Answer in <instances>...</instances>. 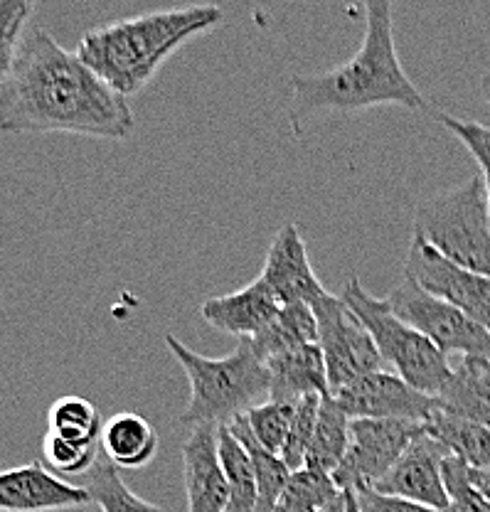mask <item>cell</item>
<instances>
[{
	"instance_id": "30bf717a",
	"label": "cell",
	"mask_w": 490,
	"mask_h": 512,
	"mask_svg": "<svg viewBox=\"0 0 490 512\" xmlns=\"http://www.w3.org/2000/svg\"><path fill=\"white\" fill-rule=\"evenodd\" d=\"M404 276L490 330V276L456 266L422 237H412Z\"/></svg>"
},
{
	"instance_id": "4dcf8cb0",
	"label": "cell",
	"mask_w": 490,
	"mask_h": 512,
	"mask_svg": "<svg viewBox=\"0 0 490 512\" xmlns=\"http://www.w3.org/2000/svg\"><path fill=\"white\" fill-rule=\"evenodd\" d=\"M321 399L323 397H306L301 399V402H296L289 441H286L284 451H281V458H284V463L291 468V471H298V468L306 466L308 448H311L313 434H316Z\"/></svg>"
},
{
	"instance_id": "9c48e42d",
	"label": "cell",
	"mask_w": 490,
	"mask_h": 512,
	"mask_svg": "<svg viewBox=\"0 0 490 512\" xmlns=\"http://www.w3.org/2000/svg\"><path fill=\"white\" fill-rule=\"evenodd\" d=\"M426 434L422 421L404 419H353L350 446L333 480L340 490L375 488L407 448Z\"/></svg>"
},
{
	"instance_id": "44dd1931",
	"label": "cell",
	"mask_w": 490,
	"mask_h": 512,
	"mask_svg": "<svg viewBox=\"0 0 490 512\" xmlns=\"http://www.w3.org/2000/svg\"><path fill=\"white\" fill-rule=\"evenodd\" d=\"M426 434L439 441L451 456L461 458L476 471H490V429L473 424V421L458 419L441 409L431 414L426 421Z\"/></svg>"
},
{
	"instance_id": "f1b7e54d",
	"label": "cell",
	"mask_w": 490,
	"mask_h": 512,
	"mask_svg": "<svg viewBox=\"0 0 490 512\" xmlns=\"http://www.w3.org/2000/svg\"><path fill=\"white\" fill-rule=\"evenodd\" d=\"M35 13L30 0H0V87L8 82L18 52L23 47V32Z\"/></svg>"
},
{
	"instance_id": "8fae6325",
	"label": "cell",
	"mask_w": 490,
	"mask_h": 512,
	"mask_svg": "<svg viewBox=\"0 0 490 512\" xmlns=\"http://www.w3.org/2000/svg\"><path fill=\"white\" fill-rule=\"evenodd\" d=\"M333 399L350 419H404L426 424L439 409V399L414 389L392 370L362 375L360 380L338 389Z\"/></svg>"
},
{
	"instance_id": "5b68a950",
	"label": "cell",
	"mask_w": 490,
	"mask_h": 512,
	"mask_svg": "<svg viewBox=\"0 0 490 512\" xmlns=\"http://www.w3.org/2000/svg\"><path fill=\"white\" fill-rule=\"evenodd\" d=\"M414 237L456 266L490 276V205L481 175L424 197L414 210Z\"/></svg>"
},
{
	"instance_id": "277c9868",
	"label": "cell",
	"mask_w": 490,
	"mask_h": 512,
	"mask_svg": "<svg viewBox=\"0 0 490 512\" xmlns=\"http://www.w3.org/2000/svg\"><path fill=\"white\" fill-rule=\"evenodd\" d=\"M165 345L190 380V402L180 414V426H225L264 404L262 399L269 402V370L249 338L239 340L225 357L200 355L170 333L165 335Z\"/></svg>"
},
{
	"instance_id": "1f68e13d",
	"label": "cell",
	"mask_w": 490,
	"mask_h": 512,
	"mask_svg": "<svg viewBox=\"0 0 490 512\" xmlns=\"http://www.w3.org/2000/svg\"><path fill=\"white\" fill-rule=\"evenodd\" d=\"M444 485L454 512H490V500L471 483V466L461 458H444Z\"/></svg>"
},
{
	"instance_id": "d6986e66",
	"label": "cell",
	"mask_w": 490,
	"mask_h": 512,
	"mask_svg": "<svg viewBox=\"0 0 490 512\" xmlns=\"http://www.w3.org/2000/svg\"><path fill=\"white\" fill-rule=\"evenodd\" d=\"M161 439L146 416L136 412H119L101 429V451L116 468H143L156 458Z\"/></svg>"
},
{
	"instance_id": "4316f807",
	"label": "cell",
	"mask_w": 490,
	"mask_h": 512,
	"mask_svg": "<svg viewBox=\"0 0 490 512\" xmlns=\"http://www.w3.org/2000/svg\"><path fill=\"white\" fill-rule=\"evenodd\" d=\"M101 414L89 399L67 394L60 397L47 412V431L67 436V439L101 441Z\"/></svg>"
},
{
	"instance_id": "7c38bea8",
	"label": "cell",
	"mask_w": 490,
	"mask_h": 512,
	"mask_svg": "<svg viewBox=\"0 0 490 512\" xmlns=\"http://www.w3.org/2000/svg\"><path fill=\"white\" fill-rule=\"evenodd\" d=\"M449 456L451 453L429 434L419 436L372 490L380 495H390V498L407 500V503L424 505V508L449 510V493H446L444 473H441L444 458Z\"/></svg>"
},
{
	"instance_id": "8d00e7d4",
	"label": "cell",
	"mask_w": 490,
	"mask_h": 512,
	"mask_svg": "<svg viewBox=\"0 0 490 512\" xmlns=\"http://www.w3.org/2000/svg\"><path fill=\"white\" fill-rule=\"evenodd\" d=\"M478 89H481V96L486 99V104L490 106V72H486L481 77V84H478Z\"/></svg>"
},
{
	"instance_id": "d4e9b609",
	"label": "cell",
	"mask_w": 490,
	"mask_h": 512,
	"mask_svg": "<svg viewBox=\"0 0 490 512\" xmlns=\"http://www.w3.org/2000/svg\"><path fill=\"white\" fill-rule=\"evenodd\" d=\"M343 495L330 473L316 468H298L291 473L284 493H281L276 512H321Z\"/></svg>"
},
{
	"instance_id": "836d02e7",
	"label": "cell",
	"mask_w": 490,
	"mask_h": 512,
	"mask_svg": "<svg viewBox=\"0 0 490 512\" xmlns=\"http://www.w3.org/2000/svg\"><path fill=\"white\" fill-rule=\"evenodd\" d=\"M358 495V505L362 512H454V510H436V508H424V505L407 503V500L390 498V495H380L372 488L355 490Z\"/></svg>"
},
{
	"instance_id": "cb8c5ba5",
	"label": "cell",
	"mask_w": 490,
	"mask_h": 512,
	"mask_svg": "<svg viewBox=\"0 0 490 512\" xmlns=\"http://www.w3.org/2000/svg\"><path fill=\"white\" fill-rule=\"evenodd\" d=\"M217 444H220V461L229 485L227 512H257L259 485L247 448L229 431V426L217 429Z\"/></svg>"
},
{
	"instance_id": "603a6c76",
	"label": "cell",
	"mask_w": 490,
	"mask_h": 512,
	"mask_svg": "<svg viewBox=\"0 0 490 512\" xmlns=\"http://www.w3.org/2000/svg\"><path fill=\"white\" fill-rule=\"evenodd\" d=\"M229 431L242 441V446L247 448L249 458L254 463V473H257V485H259V505L257 512H276L281 493H284L286 483L291 478V468L286 466L284 458L276 456V453L266 451V448L254 439L252 429L247 424V416H237V419L229 421Z\"/></svg>"
},
{
	"instance_id": "484cf974",
	"label": "cell",
	"mask_w": 490,
	"mask_h": 512,
	"mask_svg": "<svg viewBox=\"0 0 490 512\" xmlns=\"http://www.w3.org/2000/svg\"><path fill=\"white\" fill-rule=\"evenodd\" d=\"M87 476L89 478L84 488L92 495V503H97L101 512H163L158 505L138 498L124 483L121 471L111 461H99Z\"/></svg>"
},
{
	"instance_id": "f546056e",
	"label": "cell",
	"mask_w": 490,
	"mask_h": 512,
	"mask_svg": "<svg viewBox=\"0 0 490 512\" xmlns=\"http://www.w3.org/2000/svg\"><path fill=\"white\" fill-rule=\"evenodd\" d=\"M294 412L296 404L274 402V399H269V402L259 404V407H254L252 412H247L244 416H247V424L249 429H252L254 439H257L266 451L281 456L286 441H289Z\"/></svg>"
},
{
	"instance_id": "74e56055",
	"label": "cell",
	"mask_w": 490,
	"mask_h": 512,
	"mask_svg": "<svg viewBox=\"0 0 490 512\" xmlns=\"http://www.w3.org/2000/svg\"><path fill=\"white\" fill-rule=\"evenodd\" d=\"M321 512H345V493L340 495L338 500H335V503H330L326 510H321Z\"/></svg>"
},
{
	"instance_id": "5bb4252c",
	"label": "cell",
	"mask_w": 490,
	"mask_h": 512,
	"mask_svg": "<svg viewBox=\"0 0 490 512\" xmlns=\"http://www.w3.org/2000/svg\"><path fill=\"white\" fill-rule=\"evenodd\" d=\"M262 279L284 306H289V303L316 306L318 301L328 296L326 286L318 281L316 271H313L306 242H303L294 222H286L276 232L274 242L266 252Z\"/></svg>"
},
{
	"instance_id": "52a82bcc",
	"label": "cell",
	"mask_w": 490,
	"mask_h": 512,
	"mask_svg": "<svg viewBox=\"0 0 490 512\" xmlns=\"http://www.w3.org/2000/svg\"><path fill=\"white\" fill-rule=\"evenodd\" d=\"M385 303L404 323L426 335L446 357H486L490 360V330L483 328L451 303L431 296L422 286L404 276L385 296Z\"/></svg>"
},
{
	"instance_id": "ffe728a7",
	"label": "cell",
	"mask_w": 490,
	"mask_h": 512,
	"mask_svg": "<svg viewBox=\"0 0 490 512\" xmlns=\"http://www.w3.org/2000/svg\"><path fill=\"white\" fill-rule=\"evenodd\" d=\"M252 340V348L262 360L289 352L301 345L318 343V320L313 306L308 303H289L281 306L279 316L271 320L264 330H259Z\"/></svg>"
},
{
	"instance_id": "8992f818",
	"label": "cell",
	"mask_w": 490,
	"mask_h": 512,
	"mask_svg": "<svg viewBox=\"0 0 490 512\" xmlns=\"http://www.w3.org/2000/svg\"><path fill=\"white\" fill-rule=\"evenodd\" d=\"M340 298L353 308L365 328L370 330L387 370L402 377L419 392L429 397H439L444 384L449 382L451 370L449 357L444 355L426 335L419 333L409 323H404L397 313L385 303V298H377L360 284L358 276L345 281Z\"/></svg>"
},
{
	"instance_id": "9a60e30c",
	"label": "cell",
	"mask_w": 490,
	"mask_h": 512,
	"mask_svg": "<svg viewBox=\"0 0 490 512\" xmlns=\"http://www.w3.org/2000/svg\"><path fill=\"white\" fill-rule=\"evenodd\" d=\"M220 426H195L183 441V483L188 512H227L229 485L217 444Z\"/></svg>"
},
{
	"instance_id": "d590c367",
	"label": "cell",
	"mask_w": 490,
	"mask_h": 512,
	"mask_svg": "<svg viewBox=\"0 0 490 512\" xmlns=\"http://www.w3.org/2000/svg\"><path fill=\"white\" fill-rule=\"evenodd\" d=\"M343 493H345V512H362L355 490H343Z\"/></svg>"
},
{
	"instance_id": "83f0119b",
	"label": "cell",
	"mask_w": 490,
	"mask_h": 512,
	"mask_svg": "<svg viewBox=\"0 0 490 512\" xmlns=\"http://www.w3.org/2000/svg\"><path fill=\"white\" fill-rule=\"evenodd\" d=\"M101 441L67 439V436L47 431L42 439V461L52 473L62 476H82L99 463Z\"/></svg>"
},
{
	"instance_id": "ba28073f",
	"label": "cell",
	"mask_w": 490,
	"mask_h": 512,
	"mask_svg": "<svg viewBox=\"0 0 490 512\" xmlns=\"http://www.w3.org/2000/svg\"><path fill=\"white\" fill-rule=\"evenodd\" d=\"M318 320V345L326 357L330 394L348 387L362 375L387 370L375 340L353 308L333 293L313 306Z\"/></svg>"
},
{
	"instance_id": "4fadbf2b",
	"label": "cell",
	"mask_w": 490,
	"mask_h": 512,
	"mask_svg": "<svg viewBox=\"0 0 490 512\" xmlns=\"http://www.w3.org/2000/svg\"><path fill=\"white\" fill-rule=\"evenodd\" d=\"M92 495L82 485H72L50 471L45 463L0 471V512H52L84 508Z\"/></svg>"
},
{
	"instance_id": "e575fe53",
	"label": "cell",
	"mask_w": 490,
	"mask_h": 512,
	"mask_svg": "<svg viewBox=\"0 0 490 512\" xmlns=\"http://www.w3.org/2000/svg\"><path fill=\"white\" fill-rule=\"evenodd\" d=\"M473 485L490 500V471H473Z\"/></svg>"
},
{
	"instance_id": "7a4b0ae2",
	"label": "cell",
	"mask_w": 490,
	"mask_h": 512,
	"mask_svg": "<svg viewBox=\"0 0 490 512\" xmlns=\"http://www.w3.org/2000/svg\"><path fill=\"white\" fill-rule=\"evenodd\" d=\"M365 37L348 62L321 74H294L289 79V116L298 128L306 116L335 111L358 114L375 106H404L426 111L424 94L414 87L399 62L394 45V5L390 0H367Z\"/></svg>"
},
{
	"instance_id": "3957f363",
	"label": "cell",
	"mask_w": 490,
	"mask_h": 512,
	"mask_svg": "<svg viewBox=\"0 0 490 512\" xmlns=\"http://www.w3.org/2000/svg\"><path fill=\"white\" fill-rule=\"evenodd\" d=\"M222 23L220 5H185L116 20L84 32L77 55L116 94L133 96L195 37Z\"/></svg>"
},
{
	"instance_id": "ac0fdd59",
	"label": "cell",
	"mask_w": 490,
	"mask_h": 512,
	"mask_svg": "<svg viewBox=\"0 0 490 512\" xmlns=\"http://www.w3.org/2000/svg\"><path fill=\"white\" fill-rule=\"evenodd\" d=\"M436 399L441 412L490 429V360L461 357Z\"/></svg>"
},
{
	"instance_id": "2e32d148",
	"label": "cell",
	"mask_w": 490,
	"mask_h": 512,
	"mask_svg": "<svg viewBox=\"0 0 490 512\" xmlns=\"http://www.w3.org/2000/svg\"><path fill=\"white\" fill-rule=\"evenodd\" d=\"M284 303L276 298L269 284L259 276L249 286L239 288L225 296L207 298L200 306V316L207 325L227 335H237L239 340L254 338L276 316Z\"/></svg>"
},
{
	"instance_id": "6da1fadb",
	"label": "cell",
	"mask_w": 490,
	"mask_h": 512,
	"mask_svg": "<svg viewBox=\"0 0 490 512\" xmlns=\"http://www.w3.org/2000/svg\"><path fill=\"white\" fill-rule=\"evenodd\" d=\"M136 119L126 96L116 94L77 52L47 30L25 35L8 82L0 87V133H72L126 141Z\"/></svg>"
},
{
	"instance_id": "e0dca14e",
	"label": "cell",
	"mask_w": 490,
	"mask_h": 512,
	"mask_svg": "<svg viewBox=\"0 0 490 512\" xmlns=\"http://www.w3.org/2000/svg\"><path fill=\"white\" fill-rule=\"evenodd\" d=\"M271 377L269 399L296 404L306 397H328V370L321 345H301L266 360Z\"/></svg>"
},
{
	"instance_id": "7402d4cb",
	"label": "cell",
	"mask_w": 490,
	"mask_h": 512,
	"mask_svg": "<svg viewBox=\"0 0 490 512\" xmlns=\"http://www.w3.org/2000/svg\"><path fill=\"white\" fill-rule=\"evenodd\" d=\"M350 424H353V419L335 402L333 394L323 397L321 409H318L316 434H313L311 448H308L306 456V466L333 476L340 468V463L345 461V453H348Z\"/></svg>"
},
{
	"instance_id": "d6a6232c",
	"label": "cell",
	"mask_w": 490,
	"mask_h": 512,
	"mask_svg": "<svg viewBox=\"0 0 490 512\" xmlns=\"http://www.w3.org/2000/svg\"><path fill=\"white\" fill-rule=\"evenodd\" d=\"M439 124H444L451 133L468 148L476 163L481 165V178L486 183V195L490 205V126L478 124V121L456 119L451 114H436Z\"/></svg>"
}]
</instances>
